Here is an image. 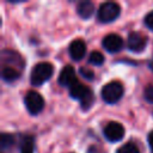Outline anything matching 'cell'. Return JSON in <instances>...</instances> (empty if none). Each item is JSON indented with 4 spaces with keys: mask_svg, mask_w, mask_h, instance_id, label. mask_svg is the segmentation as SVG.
Listing matches in <instances>:
<instances>
[{
    "mask_svg": "<svg viewBox=\"0 0 153 153\" xmlns=\"http://www.w3.org/2000/svg\"><path fill=\"white\" fill-rule=\"evenodd\" d=\"M143 97L148 103H153V84L148 85L143 91Z\"/></svg>",
    "mask_w": 153,
    "mask_h": 153,
    "instance_id": "18",
    "label": "cell"
},
{
    "mask_svg": "<svg viewBox=\"0 0 153 153\" xmlns=\"http://www.w3.org/2000/svg\"><path fill=\"white\" fill-rule=\"evenodd\" d=\"M54 73V67L49 62H39L33 66L30 74V81L33 86H41L48 81Z\"/></svg>",
    "mask_w": 153,
    "mask_h": 153,
    "instance_id": "1",
    "label": "cell"
},
{
    "mask_svg": "<svg viewBox=\"0 0 153 153\" xmlns=\"http://www.w3.org/2000/svg\"><path fill=\"white\" fill-rule=\"evenodd\" d=\"M123 86L120 81H110L105 84L102 88V98L108 104H115L117 103L122 96H123Z\"/></svg>",
    "mask_w": 153,
    "mask_h": 153,
    "instance_id": "2",
    "label": "cell"
},
{
    "mask_svg": "<svg viewBox=\"0 0 153 153\" xmlns=\"http://www.w3.org/2000/svg\"><path fill=\"white\" fill-rule=\"evenodd\" d=\"M116 153H140V151H139V147H137L135 143H133V142H127V143H124L123 146H121V147L116 151Z\"/></svg>",
    "mask_w": 153,
    "mask_h": 153,
    "instance_id": "17",
    "label": "cell"
},
{
    "mask_svg": "<svg viewBox=\"0 0 153 153\" xmlns=\"http://www.w3.org/2000/svg\"><path fill=\"white\" fill-rule=\"evenodd\" d=\"M127 45L130 51L141 53L147 45V37L140 32H130L127 38Z\"/></svg>",
    "mask_w": 153,
    "mask_h": 153,
    "instance_id": "6",
    "label": "cell"
},
{
    "mask_svg": "<svg viewBox=\"0 0 153 153\" xmlns=\"http://www.w3.org/2000/svg\"><path fill=\"white\" fill-rule=\"evenodd\" d=\"M143 22H145V25H146L149 30H153V11H151L149 13L146 14Z\"/></svg>",
    "mask_w": 153,
    "mask_h": 153,
    "instance_id": "20",
    "label": "cell"
},
{
    "mask_svg": "<svg viewBox=\"0 0 153 153\" xmlns=\"http://www.w3.org/2000/svg\"><path fill=\"white\" fill-rule=\"evenodd\" d=\"M1 76L5 81L11 82V81H14L19 78V72L12 66H5L1 71Z\"/></svg>",
    "mask_w": 153,
    "mask_h": 153,
    "instance_id": "12",
    "label": "cell"
},
{
    "mask_svg": "<svg viewBox=\"0 0 153 153\" xmlns=\"http://www.w3.org/2000/svg\"><path fill=\"white\" fill-rule=\"evenodd\" d=\"M121 13V7L117 2H112V1H108V2H103L98 11H97V18L100 23H111L115 19H117V17Z\"/></svg>",
    "mask_w": 153,
    "mask_h": 153,
    "instance_id": "3",
    "label": "cell"
},
{
    "mask_svg": "<svg viewBox=\"0 0 153 153\" xmlns=\"http://www.w3.org/2000/svg\"><path fill=\"white\" fill-rule=\"evenodd\" d=\"M68 53L69 56L74 60V61H79L81 60L85 54H86V45L85 42L81 39H74L71 42L69 47H68Z\"/></svg>",
    "mask_w": 153,
    "mask_h": 153,
    "instance_id": "9",
    "label": "cell"
},
{
    "mask_svg": "<svg viewBox=\"0 0 153 153\" xmlns=\"http://www.w3.org/2000/svg\"><path fill=\"white\" fill-rule=\"evenodd\" d=\"M94 103V94L92 92V90H88V92L85 94V97L80 100V105L82 110H88Z\"/></svg>",
    "mask_w": 153,
    "mask_h": 153,
    "instance_id": "13",
    "label": "cell"
},
{
    "mask_svg": "<svg viewBox=\"0 0 153 153\" xmlns=\"http://www.w3.org/2000/svg\"><path fill=\"white\" fill-rule=\"evenodd\" d=\"M24 104L31 115H38L44 108V99L38 92L29 91L24 97Z\"/></svg>",
    "mask_w": 153,
    "mask_h": 153,
    "instance_id": "4",
    "label": "cell"
},
{
    "mask_svg": "<svg viewBox=\"0 0 153 153\" xmlns=\"http://www.w3.org/2000/svg\"><path fill=\"white\" fill-rule=\"evenodd\" d=\"M76 12H78V14H79L81 18L88 19V18L92 17L93 13H94V5H93V2L87 1V0L80 1V2L78 4V6H76Z\"/></svg>",
    "mask_w": 153,
    "mask_h": 153,
    "instance_id": "10",
    "label": "cell"
},
{
    "mask_svg": "<svg viewBox=\"0 0 153 153\" xmlns=\"http://www.w3.org/2000/svg\"><path fill=\"white\" fill-rule=\"evenodd\" d=\"M59 84L63 87H71L72 85H74L75 82H78V79H76V75H75V71L74 68L71 66V65H67L65 66L60 74H59V79H57Z\"/></svg>",
    "mask_w": 153,
    "mask_h": 153,
    "instance_id": "8",
    "label": "cell"
},
{
    "mask_svg": "<svg viewBox=\"0 0 153 153\" xmlns=\"http://www.w3.org/2000/svg\"><path fill=\"white\" fill-rule=\"evenodd\" d=\"M147 140H148V145H149V147H151V149H152V152H153V130L148 134Z\"/></svg>",
    "mask_w": 153,
    "mask_h": 153,
    "instance_id": "21",
    "label": "cell"
},
{
    "mask_svg": "<svg viewBox=\"0 0 153 153\" xmlns=\"http://www.w3.org/2000/svg\"><path fill=\"white\" fill-rule=\"evenodd\" d=\"M13 143H14V136H13L12 134L2 133V134L0 135V147H1L2 149L10 148Z\"/></svg>",
    "mask_w": 153,
    "mask_h": 153,
    "instance_id": "14",
    "label": "cell"
},
{
    "mask_svg": "<svg viewBox=\"0 0 153 153\" xmlns=\"http://www.w3.org/2000/svg\"><path fill=\"white\" fill-rule=\"evenodd\" d=\"M103 134L105 139L110 142H118L123 139L124 128L118 122H109L103 129Z\"/></svg>",
    "mask_w": 153,
    "mask_h": 153,
    "instance_id": "5",
    "label": "cell"
},
{
    "mask_svg": "<svg viewBox=\"0 0 153 153\" xmlns=\"http://www.w3.org/2000/svg\"><path fill=\"white\" fill-rule=\"evenodd\" d=\"M33 148H35V145H33V137L31 136H26L23 142H22V146H20V153H33Z\"/></svg>",
    "mask_w": 153,
    "mask_h": 153,
    "instance_id": "15",
    "label": "cell"
},
{
    "mask_svg": "<svg viewBox=\"0 0 153 153\" xmlns=\"http://www.w3.org/2000/svg\"><path fill=\"white\" fill-rule=\"evenodd\" d=\"M79 73H80L84 78H86V79H88V80H92V79H93V76H94L93 72H92L91 69L86 68V67H81V68L79 69Z\"/></svg>",
    "mask_w": 153,
    "mask_h": 153,
    "instance_id": "19",
    "label": "cell"
},
{
    "mask_svg": "<svg viewBox=\"0 0 153 153\" xmlns=\"http://www.w3.org/2000/svg\"><path fill=\"white\" fill-rule=\"evenodd\" d=\"M88 62L92 63V65H94V66H100L104 62V55L100 51L94 50V51H92L88 55Z\"/></svg>",
    "mask_w": 153,
    "mask_h": 153,
    "instance_id": "16",
    "label": "cell"
},
{
    "mask_svg": "<svg viewBox=\"0 0 153 153\" xmlns=\"http://www.w3.org/2000/svg\"><path fill=\"white\" fill-rule=\"evenodd\" d=\"M102 45L109 53H117L123 48V39L117 33H109L103 38Z\"/></svg>",
    "mask_w": 153,
    "mask_h": 153,
    "instance_id": "7",
    "label": "cell"
},
{
    "mask_svg": "<svg viewBox=\"0 0 153 153\" xmlns=\"http://www.w3.org/2000/svg\"><path fill=\"white\" fill-rule=\"evenodd\" d=\"M88 87H86L85 85H82L81 82H75L74 85H72L69 87V96L74 99H78L79 102L85 97V94L88 92Z\"/></svg>",
    "mask_w": 153,
    "mask_h": 153,
    "instance_id": "11",
    "label": "cell"
},
{
    "mask_svg": "<svg viewBox=\"0 0 153 153\" xmlns=\"http://www.w3.org/2000/svg\"><path fill=\"white\" fill-rule=\"evenodd\" d=\"M148 66H149V69H151V71H153V60H152V61H149V65H148Z\"/></svg>",
    "mask_w": 153,
    "mask_h": 153,
    "instance_id": "22",
    "label": "cell"
}]
</instances>
